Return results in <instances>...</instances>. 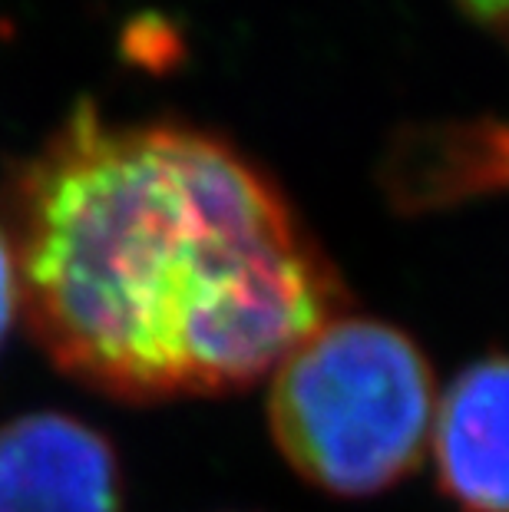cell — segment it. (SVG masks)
<instances>
[{"label": "cell", "mask_w": 509, "mask_h": 512, "mask_svg": "<svg viewBox=\"0 0 509 512\" xmlns=\"http://www.w3.org/2000/svg\"><path fill=\"white\" fill-rule=\"evenodd\" d=\"M4 202L30 337L119 403L248 390L348 304L278 185L199 129L83 103Z\"/></svg>", "instance_id": "6da1fadb"}, {"label": "cell", "mask_w": 509, "mask_h": 512, "mask_svg": "<svg viewBox=\"0 0 509 512\" xmlns=\"http://www.w3.org/2000/svg\"><path fill=\"white\" fill-rule=\"evenodd\" d=\"M268 430L308 486L367 499L404 483L437 420V380L407 331L338 314L275 367Z\"/></svg>", "instance_id": "7a4b0ae2"}, {"label": "cell", "mask_w": 509, "mask_h": 512, "mask_svg": "<svg viewBox=\"0 0 509 512\" xmlns=\"http://www.w3.org/2000/svg\"><path fill=\"white\" fill-rule=\"evenodd\" d=\"M0 512H123L113 443L60 410L0 423Z\"/></svg>", "instance_id": "3957f363"}, {"label": "cell", "mask_w": 509, "mask_h": 512, "mask_svg": "<svg viewBox=\"0 0 509 512\" xmlns=\"http://www.w3.org/2000/svg\"><path fill=\"white\" fill-rule=\"evenodd\" d=\"M433 463L460 512H509V357H483L437 403Z\"/></svg>", "instance_id": "277c9868"}, {"label": "cell", "mask_w": 509, "mask_h": 512, "mask_svg": "<svg viewBox=\"0 0 509 512\" xmlns=\"http://www.w3.org/2000/svg\"><path fill=\"white\" fill-rule=\"evenodd\" d=\"M404 202L440 205L490 189H509V129H476L457 146L433 149L397 172Z\"/></svg>", "instance_id": "5b68a950"}, {"label": "cell", "mask_w": 509, "mask_h": 512, "mask_svg": "<svg viewBox=\"0 0 509 512\" xmlns=\"http://www.w3.org/2000/svg\"><path fill=\"white\" fill-rule=\"evenodd\" d=\"M20 314V275H17V255L10 245L7 225L0 219V351H4L14 321Z\"/></svg>", "instance_id": "8992f818"}]
</instances>
